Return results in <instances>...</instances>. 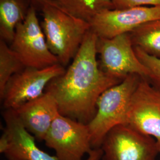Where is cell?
<instances>
[{"instance_id":"cell-1","label":"cell","mask_w":160,"mask_h":160,"mask_svg":"<svg viewBox=\"0 0 160 160\" xmlns=\"http://www.w3.org/2000/svg\"><path fill=\"white\" fill-rule=\"evenodd\" d=\"M97 40L90 29L68 68L52 80L45 90L56 99L60 114L85 124L96 114L100 96L122 81L100 68Z\"/></svg>"},{"instance_id":"cell-2","label":"cell","mask_w":160,"mask_h":160,"mask_svg":"<svg viewBox=\"0 0 160 160\" xmlns=\"http://www.w3.org/2000/svg\"><path fill=\"white\" fill-rule=\"evenodd\" d=\"M40 9L43 17L41 26L48 46L59 63L65 67L79 51L91 29L90 24L53 5H45Z\"/></svg>"},{"instance_id":"cell-3","label":"cell","mask_w":160,"mask_h":160,"mask_svg":"<svg viewBox=\"0 0 160 160\" xmlns=\"http://www.w3.org/2000/svg\"><path fill=\"white\" fill-rule=\"evenodd\" d=\"M141 77L129 75L98 98L96 114L87 123L93 149L101 147L104 138L114 127L126 124L132 97Z\"/></svg>"},{"instance_id":"cell-4","label":"cell","mask_w":160,"mask_h":160,"mask_svg":"<svg viewBox=\"0 0 160 160\" xmlns=\"http://www.w3.org/2000/svg\"><path fill=\"white\" fill-rule=\"evenodd\" d=\"M5 122L0 138V152L8 160H59L39 148L36 138L28 131L14 110H5ZM102 149H93L85 160H102Z\"/></svg>"},{"instance_id":"cell-5","label":"cell","mask_w":160,"mask_h":160,"mask_svg":"<svg viewBox=\"0 0 160 160\" xmlns=\"http://www.w3.org/2000/svg\"><path fill=\"white\" fill-rule=\"evenodd\" d=\"M10 46L17 53L26 67L45 68L59 63L48 46L33 4L24 20L17 26Z\"/></svg>"},{"instance_id":"cell-6","label":"cell","mask_w":160,"mask_h":160,"mask_svg":"<svg viewBox=\"0 0 160 160\" xmlns=\"http://www.w3.org/2000/svg\"><path fill=\"white\" fill-rule=\"evenodd\" d=\"M43 141L59 160H82L93 149L87 124L62 114L53 120Z\"/></svg>"},{"instance_id":"cell-7","label":"cell","mask_w":160,"mask_h":160,"mask_svg":"<svg viewBox=\"0 0 160 160\" xmlns=\"http://www.w3.org/2000/svg\"><path fill=\"white\" fill-rule=\"evenodd\" d=\"M100 148L103 160H155L160 153L154 138L127 124L109 132Z\"/></svg>"},{"instance_id":"cell-8","label":"cell","mask_w":160,"mask_h":160,"mask_svg":"<svg viewBox=\"0 0 160 160\" xmlns=\"http://www.w3.org/2000/svg\"><path fill=\"white\" fill-rule=\"evenodd\" d=\"M65 68L57 63L45 68L26 67L13 75L0 96L5 110H15L42 96L52 80L63 74Z\"/></svg>"},{"instance_id":"cell-9","label":"cell","mask_w":160,"mask_h":160,"mask_svg":"<svg viewBox=\"0 0 160 160\" xmlns=\"http://www.w3.org/2000/svg\"><path fill=\"white\" fill-rule=\"evenodd\" d=\"M97 51L100 67L107 74L122 80L132 74L148 78V71L137 57L129 33L98 38Z\"/></svg>"},{"instance_id":"cell-10","label":"cell","mask_w":160,"mask_h":160,"mask_svg":"<svg viewBox=\"0 0 160 160\" xmlns=\"http://www.w3.org/2000/svg\"><path fill=\"white\" fill-rule=\"evenodd\" d=\"M154 138L160 152V90L141 77L132 97L126 123Z\"/></svg>"},{"instance_id":"cell-11","label":"cell","mask_w":160,"mask_h":160,"mask_svg":"<svg viewBox=\"0 0 160 160\" xmlns=\"http://www.w3.org/2000/svg\"><path fill=\"white\" fill-rule=\"evenodd\" d=\"M160 6L123 9L107 8L98 12L90 22V29L98 38L111 39L130 33L149 22L160 20Z\"/></svg>"},{"instance_id":"cell-12","label":"cell","mask_w":160,"mask_h":160,"mask_svg":"<svg viewBox=\"0 0 160 160\" xmlns=\"http://www.w3.org/2000/svg\"><path fill=\"white\" fill-rule=\"evenodd\" d=\"M14 110L26 129L38 141L44 140L59 114L56 99L48 92Z\"/></svg>"},{"instance_id":"cell-13","label":"cell","mask_w":160,"mask_h":160,"mask_svg":"<svg viewBox=\"0 0 160 160\" xmlns=\"http://www.w3.org/2000/svg\"><path fill=\"white\" fill-rule=\"evenodd\" d=\"M29 1L0 0V39L12 43L17 26L24 20L32 6Z\"/></svg>"},{"instance_id":"cell-14","label":"cell","mask_w":160,"mask_h":160,"mask_svg":"<svg viewBox=\"0 0 160 160\" xmlns=\"http://www.w3.org/2000/svg\"><path fill=\"white\" fill-rule=\"evenodd\" d=\"M64 12L90 23L98 12L113 8L110 0H50Z\"/></svg>"},{"instance_id":"cell-15","label":"cell","mask_w":160,"mask_h":160,"mask_svg":"<svg viewBox=\"0 0 160 160\" xmlns=\"http://www.w3.org/2000/svg\"><path fill=\"white\" fill-rule=\"evenodd\" d=\"M133 46L151 55L160 57V19L139 26L129 33Z\"/></svg>"},{"instance_id":"cell-16","label":"cell","mask_w":160,"mask_h":160,"mask_svg":"<svg viewBox=\"0 0 160 160\" xmlns=\"http://www.w3.org/2000/svg\"><path fill=\"white\" fill-rule=\"evenodd\" d=\"M25 68L17 53L4 40L0 39V96L12 77Z\"/></svg>"},{"instance_id":"cell-17","label":"cell","mask_w":160,"mask_h":160,"mask_svg":"<svg viewBox=\"0 0 160 160\" xmlns=\"http://www.w3.org/2000/svg\"><path fill=\"white\" fill-rule=\"evenodd\" d=\"M136 55L148 71L147 79L152 86L160 90V57L151 55L140 48L134 46Z\"/></svg>"},{"instance_id":"cell-18","label":"cell","mask_w":160,"mask_h":160,"mask_svg":"<svg viewBox=\"0 0 160 160\" xmlns=\"http://www.w3.org/2000/svg\"><path fill=\"white\" fill-rule=\"evenodd\" d=\"M113 8L123 9L144 6H160V0H110Z\"/></svg>"},{"instance_id":"cell-19","label":"cell","mask_w":160,"mask_h":160,"mask_svg":"<svg viewBox=\"0 0 160 160\" xmlns=\"http://www.w3.org/2000/svg\"><path fill=\"white\" fill-rule=\"evenodd\" d=\"M32 4L35 6H38L40 8L45 5L50 4L55 6L50 0H30Z\"/></svg>"}]
</instances>
